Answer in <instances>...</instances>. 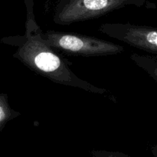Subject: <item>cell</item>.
<instances>
[{"mask_svg":"<svg viewBox=\"0 0 157 157\" xmlns=\"http://www.w3.org/2000/svg\"><path fill=\"white\" fill-rule=\"evenodd\" d=\"M27 9L25 32L24 35L3 37L1 42L15 48L13 57L36 74L57 84L81 89L90 93L105 95L113 103L116 97L110 91L100 88L78 77L67 62L43 39L42 32L35 21L33 0H25Z\"/></svg>","mask_w":157,"mask_h":157,"instance_id":"cell-1","label":"cell"},{"mask_svg":"<svg viewBox=\"0 0 157 157\" xmlns=\"http://www.w3.org/2000/svg\"><path fill=\"white\" fill-rule=\"evenodd\" d=\"M127 6L155 7L147 0H58L53 13V21L60 26L99 18Z\"/></svg>","mask_w":157,"mask_h":157,"instance_id":"cell-2","label":"cell"},{"mask_svg":"<svg viewBox=\"0 0 157 157\" xmlns=\"http://www.w3.org/2000/svg\"><path fill=\"white\" fill-rule=\"evenodd\" d=\"M41 35L52 49L67 55L93 57L117 55L124 52V48L116 43L75 32L48 30L41 32Z\"/></svg>","mask_w":157,"mask_h":157,"instance_id":"cell-3","label":"cell"},{"mask_svg":"<svg viewBox=\"0 0 157 157\" xmlns=\"http://www.w3.org/2000/svg\"><path fill=\"white\" fill-rule=\"evenodd\" d=\"M98 31L130 46L157 55V27L131 23H104Z\"/></svg>","mask_w":157,"mask_h":157,"instance_id":"cell-4","label":"cell"},{"mask_svg":"<svg viewBox=\"0 0 157 157\" xmlns=\"http://www.w3.org/2000/svg\"><path fill=\"white\" fill-rule=\"evenodd\" d=\"M130 58L136 66L150 75L157 84V56L133 53L130 55Z\"/></svg>","mask_w":157,"mask_h":157,"instance_id":"cell-5","label":"cell"},{"mask_svg":"<svg viewBox=\"0 0 157 157\" xmlns=\"http://www.w3.org/2000/svg\"><path fill=\"white\" fill-rule=\"evenodd\" d=\"M20 115L19 112H17L10 106L7 94L0 93V132L9 122Z\"/></svg>","mask_w":157,"mask_h":157,"instance_id":"cell-6","label":"cell"},{"mask_svg":"<svg viewBox=\"0 0 157 157\" xmlns=\"http://www.w3.org/2000/svg\"><path fill=\"white\" fill-rule=\"evenodd\" d=\"M93 157H129L124 153L117 152H108L104 150H94L91 152Z\"/></svg>","mask_w":157,"mask_h":157,"instance_id":"cell-7","label":"cell"},{"mask_svg":"<svg viewBox=\"0 0 157 157\" xmlns=\"http://www.w3.org/2000/svg\"><path fill=\"white\" fill-rule=\"evenodd\" d=\"M151 151H152V153L153 154V155H154L155 157H157V145L152 147Z\"/></svg>","mask_w":157,"mask_h":157,"instance_id":"cell-8","label":"cell"}]
</instances>
